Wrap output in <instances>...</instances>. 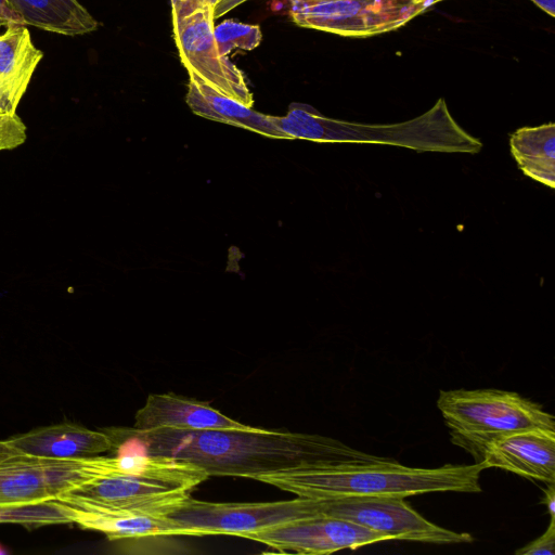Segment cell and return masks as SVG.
<instances>
[{
	"instance_id": "obj_11",
	"label": "cell",
	"mask_w": 555,
	"mask_h": 555,
	"mask_svg": "<svg viewBox=\"0 0 555 555\" xmlns=\"http://www.w3.org/2000/svg\"><path fill=\"white\" fill-rule=\"evenodd\" d=\"M88 479L87 457L20 455L0 464V506L57 499Z\"/></svg>"
},
{
	"instance_id": "obj_13",
	"label": "cell",
	"mask_w": 555,
	"mask_h": 555,
	"mask_svg": "<svg viewBox=\"0 0 555 555\" xmlns=\"http://www.w3.org/2000/svg\"><path fill=\"white\" fill-rule=\"evenodd\" d=\"M189 492L164 485L108 476L88 479L59 498H78L124 508L166 514L190 495Z\"/></svg>"
},
{
	"instance_id": "obj_7",
	"label": "cell",
	"mask_w": 555,
	"mask_h": 555,
	"mask_svg": "<svg viewBox=\"0 0 555 555\" xmlns=\"http://www.w3.org/2000/svg\"><path fill=\"white\" fill-rule=\"evenodd\" d=\"M319 515L340 518L386 535L433 544L470 543L467 532L440 527L418 514L399 496H340L317 499Z\"/></svg>"
},
{
	"instance_id": "obj_23",
	"label": "cell",
	"mask_w": 555,
	"mask_h": 555,
	"mask_svg": "<svg viewBox=\"0 0 555 555\" xmlns=\"http://www.w3.org/2000/svg\"><path fill=\"white\" fill-rule=\"evenodd\" d=\"M14 25L25 26L22 16L16 11L11 0H0V27Z\"/></svg>"
},
{
	"instance_id": "obj_18",
	"label": "cell",
	"mask_w": 555,
	"mask_h": 555,
	"mask_svg": "<svg viewBox=\"0 0 555 555\" xmlns=\"http://www.w3.org/2000/svg\"><path fill=\"white\" fill-rule=\"evenodd\" d=\"M24 25L65 36L91 33L98 22L78 0H11Z\"/></svg>"
},
{
	"instance_id": "obj_5",
	"label": "cell",
	"mask_w": 555,
	"mask_h": 555,
	"mask_svg": "<svg viewBox=\"0 0 555 555\" xmlns=\"http://www.w3.org/2000/svg\"><path fill=\"white\" fill-rule=\"evenodd\" d=\"M212 0H171L173 39L189 79L253 106L243 72L219 53L214 34Z\"/></svg>"
},
{
	"instance_id": "obj_29",
	"label": "cell",
	"mask_w": 555,
	"mask_h": 555,
	"mask_svg": "<svg viewBox=\"0 0 555 555\" xmlns=\"http://www.w3.org/2000/svg\"><path fill=\"white\" fill-rule=\"evenodd\" d=\"M1 114H4V113H2V112H1V109H0V115H1Z\"/></svg>"
},
{
	"instance_id": "obj_9",
	"label": "cell",
	"mask_w": 555,
	"mask_h": 555,
	"mask_svg": "<svg viewBox=\"0 0 555 555\" xmlns=\"http://www.w3.org/2000/svg\"><path fill=\"white\" fill-rule=\"evenodd\" d=\"M487 468L555 483V431L525 429L507 434L451 438Z\"/></svg>"
},
{
	"instance_id": "obj_6",
	"label": "cell",
	"mask_w": 555,
	"mask_h": 555,
	"mask_svg": "<svg viewBox=\"0 0 555 555\" xmlns=\"http://www.w3.org/2000/svg\"><path fill=\"white\" fill-rule=\"evenodd\" d=\"M188 529L192 537L228 534L242 538L288 521L319 515L317 499L297 496L287 501L215 503L188 495L165 514Z\"/></svg>"
},
{
	"instance_id": "obj_26",
	"label": "cell",
	"mask_w": 555,
	"mask_h": 555,
	"mask_svg": "<svg viewBox=\"0 0 555 555\" xmlns=\"http://www.w3.org/2000/svg\"><path fill=\"white\" fill-rule=\"evenodd\" d=\"M550 16H555V0H531Z\"/></svg>"
},
{
	"instance_id": "obj_10",
	"label": "cell",
	"mask_w": 555,
	"mask_h": 555,
	"mask_svg": "<svg viewBox=\"0 0 555 555\" xmlns=\"http://www.w3.org/2000/svg\"><path fill=\"white\" fill-rule=\"evenodd\" d=\"M279 552L321 555L389 540L386 535L348 520L314 516L244 534Z\"/></svg>"
},
{
	"instance_id": "obj_1",
	"label": "cell",
	"mask_w": 555,
	"mask_h": 555,
	"mask_svg": "<svg viewBox=\"0 0 555 555\" xmlns=\"http://www.w3.org/2000/svg\"><path fill=\"white\" fill-rule=\"evenodd\" d=\"M112 441L108 453L139 451L191 462L209 477L255 476L305 465L366 461L372 455L339 440L315 435L251 429H180L163 427L140 430L134 427L101 428Z\"/></svg>"
},
{
	"instance_id": "obj_3",
	"label": "cell",
	"mask_w": 555,
	"mask_h": 555,
	"mask_svg": "<svg viewBox=\"0 0 555 555\" xmlns=\"http://www.w3.org/2000/svg\"><path fill=\"white\" fill-rule=\"evenodd\" d=\"M278 139L318 143H373L416 152L478 154L482 142L465 131L451 116L444 99L413 119L370 125L323 116L309 104L292 103L285 116H271Z\"/></svg>"
},
{
	"instance_id": "obj_17",
	"label": "cell",
	"mask_w": 555,
	"mask_h": 555,
	"mask_svg": "<svg viewBox=\"0 0 555 555\" xmlns=\"http://www.w3.org/2000/svg\"><path fill=\"white\" fill-rule=\"evenodd\" d=\"M185 101L198 116L276 139L270 115L256 112L242 102L218 93L205 83L189 79Z\"/></svg>"
},
{
	"instance_id": "obj_16",
	"label": "cell",
	"mask_w": 555,
	"mask_h": 555,
	"mask_svg": "<svg viewBox=\"0 0 555 555\" xmlns=\"http://www.w3.org/2000/svg\"><path fill=\"white\" fill-rule=\"evenodd\" d=\"M43 53L35 47L25 26L8 27L0 35V109L16 114L21 99Z\"/></svg>"
},
{
	"instance_id": "obj_28",
	"label": "cell",
	"mask_w": 555,
	"mask_h": 555,
	"mask_svg": "<svg viewBox=\"0 0 555 555\" xmlns=\"http://www.w3.org/2000/svg\"><path fill=\"white\" fill-rule=\"evenodd\" d=\"M212 1L215 2V4H217V2H218L219 0H212Z\"/></svg>"
},
{
	"instance_id": "obj_12",
	"label": "cell",
	"mask_w": 555,
	"mask_h": 555,
	"mask_svg": "<svg viewBox=\"0 0 555 555\" xmlns=\"http://www.w3.org/2000/svg\"><path fill=\"white\" fill-rule=\"evenodd\" d=\"M70 505L74 524L103 533L108 540L192 537L191 532L165 514L124 508L83 499L63 496Z\"/></svg>"
},
{
	"instance_id": "obj_19",
	"label": "cell",
	"mask_w": 555,
	"mask_h": 555,
	"mask_svg": "<svg viewBox=\"0 0 555 555\" xmlns=\"http://www.w3.org/2000/svg\"><path fill=\"white\" fill-rule=\"evenodd\" d=\"M511 154L529 178L555 186V125L517 129L509 138Z\"/></svg>"
},
{
	"instance_id": "obj_22",
	"label": "cell",
	"mask_w": 555,
	"mask_h": 555,
	"mask_svg": "<svg viewBox=\"0 0 555 555\" xmlns=\"http://www.w3.org/2000/svg\"><path fill=\"white\" fill-rule=\"evenodd\" d=\"M517 555L555 554V517L550 518L546 530L537 539L515 551Z\"/></svg>"
},
{
	"instance_id": "obj_25",
	"label": "cell",
	"mask_w": 555,
	"mask_h": 555,
	"mask_svg": "<svg viewBox=\"0 0 555 555\" xmlns=\"http://www.w3.org/2000/svg\"><path fill=\"white\" fill-rule=\"evenodd\" d=\"M20 455L24 454L14 449L8 440H0V464Z\"/></svg>"
},
{
	"instance_id": "obj_27",
	"label": "cell",
	"mask_w": 555,
	"mask_h": 555,
	"mask_svg": "<svg viewBox=\"0 0 555 555\" xmlns=\"http://www.w3.org/2000/svg\"><path fill=\"white\" fill-rule=\"evenodd\" d=\"M4 553H5L4 550L0 545V554H4Z\"/></svg>"
},
{
	"instance_id": "obj_21",
	"label": "cell",
	"mask_w": 555,
	"mask_h": 555,
	"mask_svg": "<svg viewBox=\"0 0 555 555\" xmlns=\"http://www.w3.org/2000/svg\"><path fill=\"white\" fill-rule=\"evenodd\" d=\"M218 51L225 56L234 48L253 50L259 46L262 34L258 25L225 20L214 29Z\"/></svg>"
},
{
	"instance_id": "obj_15",
	"label": "cell",
	"mask_w": 555,
	"mask_h": 555,
	"mask_svg": "<svg viewBox=\"0 0 555 555\" xmlns=\"http://www.w3.org/2000/svg\"><path fill=\"white\" fill-rule=\"evenodd\" d=\"M7 440L24 455L49 460L89 457L112 449V441L104 431L74 423L38 427Z\"/></svg>"
},
{
	"instance_id": "obj_4",
	"label": "cell",
	"mask_w": 555,
	"mask_h": 555,
	"mask_svg": "<svg viewBox=\"0 0 555 555\" xmlns=\"http://www.w3.org/2000/svg\"><path fill=\"white\" fill-rule=\"evenodd\" d=\"M451 438L507 434L525 429L555 431V418L517 392L501 389L440 390L437 399Z\"/></svg>"
},
{
	"instance_id": "obj_24",
	"label": "cell",
	"mask_w": 555,
	"mask_h": 555,
	"mask_svg": "<svg viewBox=\"0 0 555 555\" xmlns=\"http://www.w3.org/2000/svg\"><path fill=\"white\" fill-rule=\"evenodd\" d=\"M541 503L546 506V509L550 514V517H555V490L554 483H548L546 490H544V495L541 500Z\"/></svg>"
},
{
	"instance_id": "obj_8",
	"label": "cell",
	"mask_w": 555,
	"mask_h": 555,
	"mask_svg": "<svg viewBox=\"0 0 555 555\" xmlns=\"http://www.w3.org/2000/svg\"><path fill=\"white\" fill-rule=\"evenodd\" d=\"M423 11L410 0H292L289 8L298 26L354 37L393 30Z\"/></svg>"
},
{
	"instance_id": "obj_14",
	"label": "cell",
	"mask_w": 555,
	"mask_h": 555,
	"mask_svg": "<svg viewBox=\"0 0 555 555\" xmlns=\"http://www.w3.org/2000/svg\"><path fill=\"white\" fill-rule=\"evenodd\" d=\"M140 430L163 427L180 429H251L254 426L237 422L205 401L173 392L151 393L134 416Z\"/></svg>"
},
{
	"instance_id": "obj_20",
	"label": "cell",
	"mask_w": 555,
	"mask_h": 555,
	"mask_svg": "<svg viewBox=\"0 0 555 555\" xmlns=\"http://www.w3.org/2000/svg\"><path fill=\"white\" fill-rule=\"evenodd\" d=\"M0 524H16L30 529L74 524V512L69 504L59 499L3 505L0 506Z\"/></svg>"
},
{
	"instance_id": "obj_2",
	"label": "cell",
	"mask_w": 555,
	"mask_h": 555,
	"mask_svg": "<svg viewBox=\"0 0 555 555\" xmlns=\"http://www.w3.org/2000/svg\"><path fill=\"white\" fill-rule=\"evenodd\" d=\"M486 468L482 462L446 464L436 468L410 467L392 459L376 456L366 461L284 468L259 474L253 479L310 499L408 498L448 491L479 493L480 475Z\"/></svg>"
}]
</instances>
